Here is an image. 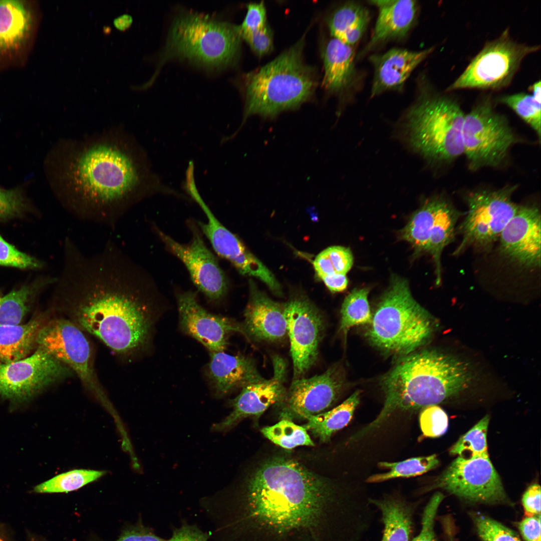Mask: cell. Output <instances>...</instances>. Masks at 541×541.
Returning a JSON list of instances; mask_svg holds the SVG:
<instances>
[{
	"label": "cell",
	"mask_w": 541,
	"mask_h": 541,
	"mask_svg": "<svg viewBox=\"0 0 541 541\" xmlns=\"http://www.w3.org/2000/svg\"><path fill=\"white\" fill-rule=\"evenodd\" d=\"M216 513L224 541H357L366 511L288 458L266 461Z\"/></svg>",
	"instance_id": "6da1fadb"
},
{
	"label": "cell",
	"mask_w": 541,
	"mask_h": 541,
	"mask_svg": "<svg viewBox=\"0 0 541 541\" xmlns=\"http://www.w3.org/2000/svg\"><path fill=\"white\" fill-rule=\"evenodd\" d=\"M26 208V201L20 188L8 190L0 187V220L17 216Z\"/></svg>",
	"instance_id": "f6af8a7d"
},
{
	"label": "cell",
	"mask_w": 541,
	"mask_h": 541,
	"mask_svg": "<svg viewBox=\"0 0 541 541\" xmlns=\"http://www.w3.org/2000/svg\"><path fill=\"white\" fill-rule=\"evenodd\" d=\"M369 289H355L346 297L342 306L340 330L345 337L355 326L369 325L372 315L368 300Z\"/></svg>",
	"instance_id": "8d00e7d4"
},
{
	"label": "cell",
	"mask_w": 541,
	"mask_h": 541,
	"mask_svg": "<svg viewBox=\"0 0 541 541\" xmlns=\"http://www.w3.org/2000/svg\"><path fill=\"white\" fill-rule=\"evenodd\" d=\"M514 188L480 191L470 194L467 199V214L460 226L462 239L454 253L469 246L485 248L497 239L518 206L511 199Z\"/></svg>",
	"instance_id": "7c38bea8"
},
{
	"label": "cell",
	"mask_w": 541,
	"mask_h": 541,
	"mask_svg": "<svg viewBox=\"0 0 541 541\" xmlns=\"http://www.w3.org/2000/svg\"><path fill=\"white\" fill-rule=\"evenodd\" d=\"M538 45L518 43L505 30L486 43L461 75L447 88L498 90L508 86L523 60L537 51Z\"/></svg>",
	"instance_id": "9c48e42d"
},
{
	"label": "cell",
	"mask_w": 541,
	"mask_h": 541,
	"mask_svg": "<svg viewBox=\"0 0 541 541\" xmlns=\"http://www.w3.org/2000/svg\"><path fill=\"white\" fill-rule=\"evenodd\" d=\"M473 522L482 541H521L514 531L481 513H473Z\"/></svg>",
	"instance_id": "b9f144b4"
},
{
	"label": "cell",
	"mask_w": 541,
	"mask_h": 541,
	"mask_svg": "<svg viewBox=\"0 0 541 541\" xmlns=\"http://www.w3.org/2000/svg\"><path fill=\"white\" fill-rule=\"evenodd\" d=\"M353 263V257L350 249L342 246H332L324 249L313 262L320 278L334 274L346 275Z\"/></svg>",
	"instance_id": "60d3db41"
},
{
	"label": "cell",
	"mask_w": 541,
	"mask_h": 541,
	"mask_svg": "<svg viewBox=\"0 0 541 541\" xmlns=\"http://www.w3.org/2000/svg\"><path fill=\"white\" fill-rule=\"evenodd\" d=\"M36 344L69 367L85 389L110 406L96 371L93 349L84 331L59 316L41 328Z\"/></svg>",
	"instance_id": "8fae6325"
},
{
	"label": "cell",
	"mask_w": 541,
	"mask_h": 541,
	"mask_svg": "<svg viewBox=\"0 0 541 541\" xmlns=\"http://www.w3.org/2000/svg\"><path fill=\"white\" fill-rule=\"evenodd\" d=\"M132 22V17L130 15L123 14L115 19L113 23L117 29L123 31L131 26Z\"/></svg>",
	"instance_id": "11a10c76"
},
{
	"label": "cell",
	"mask_w": 541,
	"mask_h": 541,
	"mask_svg": "<svg viewBox=\"0 0 541 541\" xmlns=\"http://www.w3.org/2000/svg\"><path fill=\"white\" fill-rule=\"evenodd\" d=\"M382 514L384 528L381 541H412L415 506L400 498L370 499Z\"/></svg>",
	"instance_id": "83f0119b"
},
{
	"label": "cell",
	"mask_w": 541,
	"mask_h": 541,
	"mask_svg": "<svg viewBox=\"0 0 541 541\" xmlns=\"http://www.w3.org/2000/svg\"><path fill=\"white\" fill-rule=\"evenodd\" d=\"M207 373L212 387L219 397L264 379L250 358L229 355L224 351L210 353Z\"/></svg>",
	"instance_id": "d4e9b609"
},
{
	"label": "cell",
	"mask_w": 541,
	"mask_h": 541,
	"mask_svg": "<svg viewBox=\"0 0 541 541\" xmlns=\"http://www.w3.org/2000/svg\"><path fill=\"white\" fill-rule=\"evenodd\" d=\"M208 536L195 526L184 525L176 529L167 541H207Z\"/></svg>",
	"instance_id": "816d5d0a"
},
{
	"label": "cell",
	"mask_w": 541,
	"mask_h": 541,
	"mask_svg": "<svg viewBox=\"0 0 541 541\" xmlns=\"http://www.w3.org/2000/svg\"><path fill=\"white\" fill-rule=\"evenodd\" d=\"M489 422L487 415L452 445L449 453L466 459L489 456L486 440Z\"/></svg>",
	"instance_id": "f35d334b"
},
{
	"label": "cell",
	"mask_w": 541,
	"mask_h": 541,
	"mask_svg": "<svg viewBox=\"0 0 541 541\" xmlns=\"http://www.w3.org/2000/svg\"><path fill=\"white\" fill-rule=\"evenodd\" d=\"M274 375L268 380L247 385L242 388L239 395L231 401L232 411L213 429L222 431L227 430L242 419L250 416H260L269 407L282 402L286 395L285 387L287 364L282 357H273Z\"/></svg>",
	"instance_id": "44dd1931"
},
{
	"label": "cell",
	"mask_w": 541,
	"mask_h": 541,
	"mask_svg": "<svg viewBox=\"0 0 541 541\" xmlns=\"http://www.w3.org/2000/svg\"><path fill=\"white\" fill-rule=\"evenodd\" d=\"M462 133L463 154L472 170L499 165L516 141L508 121L495 111L489 98L465 115Z\"/></svg>",
	"instance_id": "30bf717a"
},
{
	"label": "cell",
	"mask_w": 541,
	"mask_h": 541,
	"mask_svg": "<svg viewBox=\"0 0 541 541\" xmlns=\"http://www.w3.org/2000/svg\"><path fill=\"white\" fill-rule=\"evenodd\" d=\"M368 325L366 337L374 347L385 354L404 357L429 340L434 321L414 299L408 281L393 276Z\"/></svg>",
	"instance_id": "8992f818"
},
{
	"label": "cell",
	"mask_w": 541,
	"mask_h": 541,
	"mask_svg": "<svg viewBox=\"0 0 541 541\" xmlns=\"http://www.w3.org/2000/svg\"><path fill=\"white\" fill-rule=\"evenodd\" d=\"M59 286V317L131 361L150 342L156 287L148 275L112 242L88 256L70 239Z\"/></svg>",
	"instance_id": "7a4b0ae2"
},
{
	"label": "cell",
	"mask_w": 541,
	"mask_h": 541,
	"mask_svg": "<svg viewBox=\"0 0 541 541\" xmlns=\"http://www.w3.org/2000/svg\"><path fill=\"white\" fill-rule=\"evenodd\" d=\"M521 502L526 516L540 514V485L536 483L530 485L523 493Z\"/></svg>",
	"instance_id": "681fc988"
},
{
	"label": "cell",
	"mask_w": 541,
	"mask_h": 541,
	"mask_svg": "<svg viewBox=\"0 0 541 541\" xmlns=\"http://www.w3.org/2000/svg\"><path fill=\"white\" fill-rule=\"evenodd\" d=\"M46 279L34 286H24L14 290L0 300V326L19 325L28 312V303L35 291L40 287L55 282Z\"/></svg>",
	"instance_id": "e575fe53"
},
{
	"label": "cell",
	"mask_w": 541,
	"mask_h": 541,
	"mask_svg": "<svg viewBox=\"0 0 541 541\" xmlns=\"http://www.w3.org/2000/svg\"><path fill=\"white\" fill-rule=\"evenodd\" d=\"M189 224L192 238L187 244L178 242L158 228L155 230L166 248L184 264L197 289L209 300L220 301L228 290L227 278L199 229L194 224Z\"/></svg>",
	"instance_id": "9a60e30c"
},
{
	"label": "cell",
	"mask_w": 541,
	"mask_h": 541,
	"mask_svg": "<svg viewBox=\"0 0 541 541\" xmlns=\"http://www.w3.org/2000/svg\"><path fill=\"white\" fill-rule=\"evenodd\" d=\"M45 168L65 209L79 218L110 226L153 195L181 196L162 183L145 149L120 126L60 139L49 152Z\"/></svg>",
	"instance_id": "3957f363"
},
{
	"label": "cell",
	"mask_w": 541,
	"mask_h": 541,
	"mask_svg": "<svg viewBox=\"0 0 541 541\" xmlns=\"http://www.w3.org/2000/svg\"><path fill=\"white\" fill-rule=\"evenodd\" d=\"M74 376L66 365L38 347L29 357L0 363V396L12 400H25Z\"/></svg>",
	"instance_id": "4fadbf2b"
},
{
	"label": "cell",
	"mask_w": 541,
	"mask_h": 541,
	"mask_svg": "<svg viewBox=\"0 0 541 541\" xmlns=\"http://www.w3.org/2000/svg\"><path fill=\"white\" fill-rule=\"evenodd\" d=\"M0 265L20 268H38L41 267L43 264L36 258L17 249L0 234Z\"/></svg>",
	"instance_id": "ee69618b"
},
{
	"label": "cell",
	"mask_w": 541,
	"mask_h": 541,
	"mask_svg": "<svg viewBox=\"0 0 541 541\" xmlns=\"http://www.w3.org/2000/svg\"><path fill=\"white\" fill-rule=\"evenodd\" d=\"M459 213L444 199L437 214L425 252L433 258L436 276V284L441 282V255L443 249L452 241Z\"/></svg>",
	"instance_id": "d6a6232c"
},
{
	"label": "cell",
	"mask_w": 541,
	"mask_h": 541,
	"mask_svg": "<svg viewBox=\"0 0 541 541\" xmlns=\"http://www.w3.org/2000/svg\"><path fill=\"white\" fill-rule=\"evenodd\" d=\"M1 298L0 297V300H1Z\"/></svg>",
	"instance_id": "91938a15"
},
{
	"label": "cell",
	"mask_w": 541,
	"mask_h": 541,
	"mask_svg": "<svg viewBox=\"0 0 541 541\" xmlns=\"http://www.w3.org/2000/svg\"><path fill=\"white\" fill-rule=\"evenodd\" d=\"M443 522L447 541H454L452 531L450 530L448 523H446L444 521Z\"/></svg>",
	"instance_id": "9f6ffc18"
},
{
	"label": "cell",
	"mask_w": 541,
	"mask_h": 541,
	"mask_svg": "<svg viewBox=\"0 0 541 541\" xmlns=\"http://www.w3.org/2000/svg\"><path fill=\"white\" fill-rule=\"evenodd\" d=\"M344 373L335 365L322 374L294 379L284 400L282 419L307 417L323 413L336 400L344 385Z\"/></svg>",
	"instance_id": "e0dca14e"
},
{
	"label": "cell",
	"mask_w": 541,
	"mask_h": 541,
	"mask_svg": "<svg viewBox=\"0 0 541 541\" xmlns=\"http://www.w3.org/2000/svg\"><path fill=\"white\" fill-rule=\"evenodd\" d=\"M262 434L275 444L287 449L298 446H314L306 429L286 419L261 430Z\"/></svg>",
	"instance_id": "ab89813d"
},
{
	"label": "cell",
	"mask_w": 541,
	"mask_h": 541,
	"mask_svg": "<svg viewBox=\"0 0 541 541\" xmlns=\"http://www.w3.org/2000/svg\"><path fill=\"white\" fill-rule=\"evenodd\" d=\"M284 308L294 380L302 378L316 361L324 321L317 308L304 298L293 299Z\"/></svg>",
	"instance_id": "2e32d148"
},
{
	"label": "cell",
	"mask_w": 541,
	"mask_h": 541,
	"mask_svg": "<svg viewBox=\"0 0 541 541\" xmlns=\"http://www.w3.org/2000/svg\"><path fill=\"white\" fill-rule=\"evenodd\" d=\"M444 498V495L440 492H436L431 497L422 514L421 530L412 541H437L434 531L435 518Z\"/></svg>",
	"instance_id": "bcb514c9"
},
{
	"label": "cell",
	"mask_w": 541,
	"mask_h": 541,
	"mask_svg": "<svg viewBox=\"0 0 541 541\" xmlns=\"http://www.w3.org/2000/svg\"><path fill=\"white\" fill-rule=\"evenodd\" d=\"M444 198H432L427 200L410 218L401 230L400 237L410 243L416 253L425 252L435 220Z\"/></svg>",
	"instance_id": "1f68e13d"
},
{
	"label": "cell",
	"mask_w": 541,
	"mask_h": 541,
	"mask_svg": "<svg viewBox=\"0 0 541 541\" xmlns=\"http://www.w3.org/2000/svg\"><path fill=\"white\" fill-rule=\"evenodd\" d=\"M419 423L423 435L428 437H438L447 431L448 418L445 412L437 405L422 409Z\"/></svg>",
	"instance_id": "7bdbcfd3"
},
{
	"label": "cell",
	"mask_w": 541,
	"mask_h": 541,
	"mask_svg": "<svg viewBox=\"0 0 541 541\" xmlns=\"http://www.w3.org/2000/svg\"><path fill=\"white\" fill-rule=\"evenodd\" d=\"M439 462L436 454L413 457L400 462H380L379 466L389 471L369 477V483L380 482L398 477H409L422 474L435 468Z\"/></svg>",
	"instance_id": "d590c367"
},
{
	"label": "cell",
	"mask_w": 541,
	"mask_h": 541,
	"mask_svg": "<svg viewBox=\"0 0 541 541\" xmlns=\"http://www.w3.org/2000/svg\"><path fill=\"white\" fill-rule=\"evenodd\" d=\"M266 25V10L263 3L249 4L247 5L244 20L238 26L241 39L243 36L261 30Z\"/></svg>",
	"instance_id": "7dc6e473"
},
{
	"label": "cell",
	"mask_w": 541,
	"mask_h": 541,
	"mask_svg": "<svg viewBox=\"0 0 541 541\" xmlns=\"http://www.w3.org/2000/svg\"><path fill=\"white\" fill-rule=\"evenodd\" d=\"M116 541H167L149 530L135 527L125 530Z\"/></svg>",
	"instance_id": "f5cc1de1"
},
{
	"label": "cell",
	"mask_w": 541,
	"mask_h": 541,
	"mask_svg": "<svg viewBox=\"0 0 541 541\" xmlns=\"http://www.w3.org/2000/svg\"><path fill=\"white\" fill-rule=\"evenodd\" d=\"M29 541H34V540L33 539H32V538Z\"/></svg>",
	"instance_id": "680465c9"
},
{
	"label": "cell",
	"mask_w": 541,
	"mask_h": 541,
	"mask_svg": "<svg viewBox=\"0 0 541 541\" xmlns=\"http://www.w3.org/2000/svg\"><path fill=\"white\" fill-rule=\"evenodd\" d=\"M324 68L322 86L329 92L341 94L353 84L356 77L355 53L352 46L334 38L322 51Z\"/></svg>",
	"instance_id": "4316f807"
},
{
	"label": "cell",
	"mask_w": 541,
	"mask_h": 541,
	"mask_svg": "<svg viewBox=\"0 0 541 541\" xmlns=\"http://www.w3.org/2000/svg\"><path fill=\"white\" fill-rule=\"evenodd\" d=\"M360 394L356 391L333 409L307 417V422L303 426L320 440L328 441L334 433L350 422L359 403Z\"/></svg>",
	"instance_id": "4dcf8cb0"
},
{
	"label": "cell",
	"mask_w": 541,
	"mask_h": 541,
	"mask_svg": "<svg viewBox=\"0 0 541 541\" xmlns=\"http://www.w3.org/2000/svg\"><path fill=\"white\" fill-rule=\"evenodd\" d=\"M176 299L181 329L210 353L224 351L231 332L244 333L242 328L233 321L207 312L199 304L193 291L178 293Z\"/></svg>",
	"instance_id": "d6986e66"
},
{
	"label": "cell",
	"mask_w": 541,
	"mask_h": 541,
	"mask_svg": "<svg viewBox=\"0 0 541 541\" xmlns=\"http://www.w3.org/2000/svg\"><path fill=\"white\" fill-rule=\"evenodd\" d=\"M33 14L24 1L0 0V57L20 51L32 33Z\"/></svg>",
	"instance_id": "484cf974"
},
{
	"label": "cell",
	"mask_w": 541,
	"mask_h": 541,
	"mask_svg": "<svg viewBox=\"0 0 541 541\" xmlns=\"http://www.w3.org/2000/svg\"><path fill=\"white\" fill-rule=\"evenodd\" d=\"M500 252L526 268L540 264V214L533 206H518L499 237Z\"/></svg>",
	"instance_id": "ffe728a7"
},
{
	"label": "cell",
	"mask_w": 541,
	"mask_h": 541,
	"mask_svg": "<svg viewBox=\"0 0 541 541\" xmlns=\"http://www.w3.org/2000/svg\"><path fill=\"white\" fill-rule=\"evenodd\" d=\"M518 527L525 541H541L540 514L526 516L518 523Z\"/></svg>",
	"instance_id": "f907efd6"
},
{
	"label": "cell",
	"mask_w": 541,
	"mask_h": 541,
	"mask_svg": "<svg viewBox=\"0 0 541 541\" xmlns=\"http://www.w3.org/2000/svg\"><path fill=\"white\" fill-rule=\"evenodd\" d=\"M241 39L238 26L203 14L181 12L172 21L159 65L178 58L208 69L224 68L237 60Z\"/></svg>",
	"instance_id": "52a82bcc"
},
{
	"label": "cell",
	"mask_w": 541,
	"mask_h": 541,
	"mask_svg": "<svg viewBox=\"0 0 541 541\" xmlns=\"http://www.w3.org/2000/svg\"><path fill=\"white\" fill-rule=\"evenodd\" d=\"M433 486L472 502L495 504L509 501L489 456L470 459L457 456Z\"/></svg>",
	"instance_id": "5bb4252c"
},
{
	"label": "cell",
	"mask_w": 541,
	"mask_h": 541,
	"mask_svg": "<svg viewBox=\"0 0 541 541\" xmlns=\"http://www.w3.org/2000/svg\"><path fill=\"white\" fill-rule=\"evenodd\" d=\"M106 473L105 471L75 469L60 474L36 486L37 493L68 492L81 488L97 480Z\"/></svg>",
	"instance_id": "74e56055"
},
{
	"label": "cell",
	"mask_w": 541,
	"mask_h": 541,
	"mask_svg": "<svg viewBox=\"0 0 541 541\" xmlns=\"http://www.w3.org/2000/svg\"><path fill=\"white\" fill-rule=\"evenodd\" d=\"M407 115L410 144L425 157L452 161L463 154L462 126L465 115L456 100L420 88Z\"/></svg>",
	"instance_id": "ba28073f"
},
{
	"label": "cell",
	"mask_w": 541,
	"mask_h": 541,
	"mask_svg": "<svg viewBox=\"0 0 541 541\" xmlns=\"http://www.w3.org/2000/svg\"><path fill=\"white\" fill-rule=\"evenodd\" d=\"M242 39L259 57L268 54L273 49V32L268 25L259 31L243 36Z\"/></svg>",
	"instance_id": "c3c4849f"
},
{
	"label": "cell",
	"mask_w": 541,
	"mask_h": 541,
	"mask_svg": "<svg viewBox=\"0 0 541 541\" xmlns=\"http://www.w3.org/2000/svg\"><path fill=\"white\" fill-rule=\"evenodd\" d=\"M326 286L332 292H340L344 291L348 284L346 275L334 274L321 278Z\"/></svg>",
	"instance_id": "db71d44e"
},
{
	"label": "cell",
	"mask_w": 541,
	"mask_h": 541,
	"mask_svg": "<svg viewBox=\"0 0 541 541\" xmlns=\"http://www.w3.org/2000/svg\"><path fill=\"white\" fill-rule=\"evenodd\" d=\"M0 541H8V538L1 529H0Z\"/></svg>",
	"instance_id": "6f0895ef"
},
{
	"label": "cell",
	"mask_w": 541,
	"mask_h": 541,
	"mask_svg": "<svg viewBox=\"0 0 541 541\" xmlns=\"http://www.w3.org/2000/svg\"><path fill=\"white\" fill-rule=\"evenodd\" d=\"M540 81L533 83L529 88L531 94L518 93L504 95L498 101L512 109L522 120L530 126L540 136L541 88Z\"/></svg>",
	"instance_id": "836d02e7"
},
{
	"label": "cell",
	"mask_w": 541,
	"mask_h": 541,
	"mask_svg": "<svg viewBox=\"0 0 541 541\" xmlns=\"http://www.w3.org/2000/svg\"><path fill=\"white\" fill-rule=\"evenodd\" d=\"M378 9V14L370 39L362 53L390 41L404 38L416 18L418 4L412 0L369 1Z\"/></svg>",
	"instance_id": "cb8c5ba5"
},
{
	"label": "cell",
	"mask_w": 541,
	"mask_h": 541,
	"mask_svg": "<svg viewBox=\"0 0 541 541\" xmlns=\"http://www.w3.org/2000/svg\"><path fill=\"white\" fill-rule=\"evenodd\" d=\"M404 357L381 380L385 394L382 409L354 435L355 439L380 427L396 411H416L443 402L464 390L472 379L468 364L436 350Z\"/></svg>",
	"instance_id": "277c9868"
},
{
	"label": "cell",
	"mask_w": 541,
	"mask_h": 541,
	"mask_svg": "<svg viewBox=\"0 0 541 541\" xmlns=\"http://www.w3.org/2000/svg\"><path fill=\"white\" fill-rule=\"evenodd\" d=\"M369 21L368 11L362 5L351 2L333 12L328 20V25L333 38L353 46L363 36Z\"/></svg>",
	"instance_id": "f546056e"
},
{
	"label": "cell",
	"mask_w": 541,
	"mask_h": 541,
	"mask_svg": "<svg viewBox=\"0 0 541 541\" xmlns=\"http://www.w3.org/2000/svg\"><path fill=\"white\" fill-rule=\"evenodd\" d=\"M249 289L250 297L244 315V333L258 341L283 340L288 335L284 305L270 299L251 281Z\"/></svg>",
	"instance_id": "603a6c76"
},
{
	"label": "cell",
	"mask_w": 541,
	"mask_h": 541,
	"mask_svg": "<svg viewBox=\"0 0 541 541\" xmlns=\"http://www.w3.org/2000/svg\"><path fill=\"white\" fill-rule=\"evenodd\" d=\"M303 38L276 59L243 77L244 117L273 118L296 109L313 96L316 73L303 60Z\"/></svg>",
	"instance_id": "5b68a950"
},
{
	"label": "cell",
	"mask_w": 541,
	"mask_h": 541,
	"mask_svg": "<svg viewBox=\"0 0 541 541\" xmlns=\"http://www.w3.org/2000/svg\"><path fill=\"white\" fill-rule=\"evenodd\" d=\"M434 50L433 47L417 51L393 48L370 56L374 68L371 97L387 91H401L413 71Z\"/></svg>",
	"instance_id": "7402d4cb"
},
{
	"label": "cell",
	"mask_w": 541,
	"mask_h": 541,
	"mask_svg": "<svg viewBox=\"0 0 541 541\" xmlns=\"http://www.w3.org/2000/svg\"><path fill=\"white\" fill-rule=\"evenodd\" d=\"M48 321L44 316L24 325L0 326V363L26 358L36 344L40 330Z\"/></svg>",
	"instance_id": "f1b7e54d"
},
{
	"label": "cell",
	"mask_w": 541,
	"mask_h": 541,
	"mask_svg": "<svg viewBox=\"0 0 541 541\" xmlns=\"http://www.w3.org/2000/svg\"><path fill=\"white\" fill-rule=\"evenodd\" d=\"M196 202L207 218V222L198 221V225L215 251L231 262L240 274L257 278L274 293L281 295V286L269 269L245 247L235 234L219 222L201 197Z\"/></svg>",
	"instance_id": "ac0fdd59"
}]
</instances>
